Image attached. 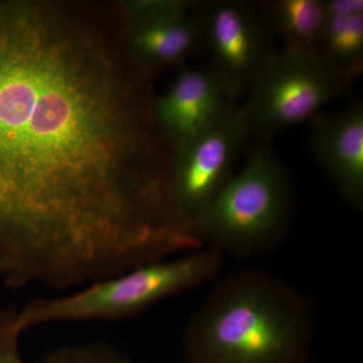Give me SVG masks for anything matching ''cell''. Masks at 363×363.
I'll return each mask as SVG.
<instances>
[{
  "mask_svg": "<svg viewBox=\"0 0 363 363\" xmlns=\"http://www.w3.org/2000/svg\"><path fill=\"white\" fill-rule=\"evenodd\" d=\"M315 56L347 89L363 72V13L325 16Z\"/></svg>",
  "mask_w": 363,
  "mask_h": 363,
  "instance_id": "cell-11",
  "label": "cell"
},
{
  "mask_svg": "<svg viewBox=\"0 0 363 363\" xmlns=\"http://www.w3.org/2000/svg\"><path fill=\"white\" fill-rule=\"evenodd\" d=\"M290 175L269 147L250 152L195 227L203 245L238 259L264 255L285 238L293 214Z\"/></svg>",
  "mask_w": 363,
  "mask_h": 363,
  "instance_id": "cell-3",
  "label": "cell"
},
{
  "mask_svg": "<svg viewBox=\"0 0 363 363\" xmlns=\"http://www.w3.org/2000/svg\"><path fill=\"white\" fill-rule=\"evenodd\" d=\"M199 16L205 45L212 55L210 65L235 101L243 91L252 89L279 51L266 26L245 4L210 2L203 6Z\"/></svg>",
  "mask_w": 363,
  "mask_h": 363,
  "instance_id": "cell-7",
  "label": "cell"
},
{
  "mask_svg": "<svg viewBox=\"0 0 363 363\" xmlns=\"http://www.w3.org/2000/svg\"><path fill=\"white\" fill-rule=\"evenodd\" d=\"M345 91L315 54L279 51L250 89L243 106L252 133L271 135L309 123Z\"/></svg>",
  "mask_w": 363,
  "mask_h": 363,
  "instance_id": "cell-6",
  "label": "cell"
},
{
  "mask_svg": "<svg viewBox=\"0 0 363 363\" xmlns=\"http://www.w3.org/2000/svg\"><path fill=\"white\" fill-rule=\"evenodd\" d=\"M250 133L245 106L230 104L177 150V159L169 167V189L182 218L194 230L208 205L233 176Z\"/></svg>",
  "mask_w": 363,
  "mask_h": 363,
  "instance_id": "cell-5",
  "label": "cell"
},
{
  "mask_svg": "<svg viewBox=\"0 0 363 363\" xmlns=\"http://www.w3.org/2000/svg\"><path fill=\"white\" fill-rule=\"evenodd\" d=\"M108 54L47 4L0 1V259L11 289L75 291L157 262L164 168Z\"/></svg>",
  "mask_w": 363,
  "mask_h": 363,
  "instance_id": "cell-1",
  "label": "cell"
},
{
  "mask_svg": "<svg viewBox=\"0 0 363 363\" xmlns=\"http://www.w3.org/2000/svg\"><path fill=\"white\" fill-rule=\"evenodd\" d=\"M325 16H346L363 13V0H323Z\"/></svg>",
  "mask_w": 363,
  "mask_h": 363,
  "instance_id": "cell-15",
  "label": "cell"
},
{
  "mask_svg": "<svg viewBox=\"0 0 363 363\" xmlns=\"http://www.w3.org/2000/svg\"><path fill=\"white\" fill-rule=\"evenodd\" d=\"M311 298L259 269L234 272L210 291L184 331L187 363H310Z\"/></svg>",
  "mask_w": 363,
  "mask_h": 363,
  "instance_id": "cell-2",
  "label": "cell"
},
{
  "mask_svg": "<svg viewBox=\"0 0 363 363\" xmlns=\"http://www.w3.org/2000/svg\"><path fill=\"white\" fill-rule=\"evenodd\" d=\"M130 44L147 65L161 68L180 63L205 45L201 18L188 13L133 23Z\"/></svg>",
  "mask_w": 363,
  "mask_h": 363,
  "instance_id": "cell-10",
  "label": "cell"
},
{
  "mask_svg": "<svg viewBox=\"0 0 363 363\" xmlns=\"http://www.w3.org/2000/svg\"><path fill=\"white\" fill-rule=\"evenodd\" d=\"M309 145L329 180L344 201L363 207V104L353 102L344 111L313 117Z\"/></svg>",
  "mask_w": 363,
  "mask_h": 363,
  "instance_id": "cell-8",
  "label": "cell"
},
{
  "mask_svg": "<svg viewBox=\"0 0 363 363\" xmlns=\"http://www.w3.org/2000/svg\"><path fill=\"white\" fill-rule=\"evenodd\" d=\"M223 259L218 250L203 247L67 295L33 298L18 309V327L25 332L40 325L133 316L164 298L213 281L220 274Z\"/></svg>",
  "mask_w": 363,
  "mask_h": 363,
  "instance_id": "cell-4",
  "label": "cell"
},
{
  "mask_svg": "<svg viewBox=\"0 0 363 363\" xmlns=\"http://www.w3.org/2000/svg\"><path fill=\"white\" fill-rule=\"evenodd\" d=\"M264 6L269 28L283 40L281 51L315 54L324 25L323 0H276Z\"/></svg>",
  "mask_w": 363,
  "mask_h": 363,
  "instance_id": "cell-12",
  "label": "cell"
},
{
  "mask_svg": "<svg viewBox=\"0 0 363 363\" xmlns=\"http://www.w3.org/2000/svg\"><path fill=\"white\" fill-rule=\"evenodd\" d=\"M16 306L0 308V363H25L21 357L20 338Z\"/></svg>",
  "mask_w": 363,
  "mask_h": 363,
  "instance_id": "cell-14",
  "label": "cell"
},
{
  "mask_svg": "<svg viewBox=\"0 0 363 363\" xmlns=\"http://www.w3.org/2000/svg\"><path fill=\"white\" fill-rule=\"evenodd\" d=\"M35 363H135L114 346L101 341L64 346Z\"/></svg>",
  "mask_w": 363,
  "mask_h": 363,
  "instance_id": "cell-13",
  "label": "cell"
},
{
  "mask_svg": "<svg viewBox=\"0 0 363 363\" xmlns=\"http://www.w3.org/2000/svg\"><path fill=\"white\" fill-rule=\"evenodd\" d=\"M231 99L225 83L213 67L182 72L152 109L155 119L176 150L180 149Z\"/></svg>",
  "mask_w": 363,
  "mask_h": 363,
  "instance_id": "cell-9",
  "label": "cell"
},
{
  "mask_svg": "<svg viewBox=\"0 0 363 363\" xmlns=\"http://www.w3.org/2000/svg\"><path fill=\"white\" fill-rule=\"evenodd\" d=\"M4 272H6V269H4V262L0 259V278H4Z\"/></svg>",
  "mask_w": 363,
  "mask_h": 363,
  "instance_id": "cell-16",
  "label": "cell"
}]
</instances>
